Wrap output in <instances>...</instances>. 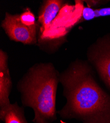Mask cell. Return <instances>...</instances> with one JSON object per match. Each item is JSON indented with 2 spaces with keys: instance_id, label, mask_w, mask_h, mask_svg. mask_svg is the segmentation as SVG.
I'll return each mask as SVG.
<instances>
[{
  "instance_id": "obj_5",
  "label": "cell",
  "mask_w": 110,
  "mask_h": 123,
  "mask_svg": "<svg viewBox=\"0 0 110 123\" xmlns=\"http://www.w3.org/2000/svg\"><path fill=\"white\" fill-rule=\"evenodd\" d=\"M8 55L0 49V113L5 111L12 104L9 101L13 82L8 66Z\"/></svg>"
},
{
  "instance_id": "obj_6",
  "label": "cell",
  "mask_w": 110,
  "mask_h": 123,
  "mask_svg": "<svg viewBox=\"0 0 110 123\" xmlns=\"http://www.w3.org/2000/svg\"><path fill=\"white\" fill-rule=\"evenodd\" d=\"M62 0H44L38 11V22L40 32L44 33L51 27L53 20L64 5Z\"/></svg>"
},
{
  "instance_id": "obj_3",
  "label": "cell",
  "mask_w": 110,
  "mask_h": 123,
  "mask_svg": "<svg viewBox=\"0 0 110 123\" xmlns=\"http://www.w3.org/2000/svg\"><path fill=\"white\" fill-rule=\"evenodd\" d=\"M87 61L110 90V32L98 37L86 51Z\"/></svg>"
},
{
  "instance_id": "obj_8",
  "label": "cell",
  "mask_w": 110,
  "mask_h": 123,
  "mask_svg": "<svg viewBox=\"0 0 110 123\" xmlns=\"http://www.w3.org/2000/svg\"><path fill=\"white\" fill-rule=\"evenodd\" d=\"M19 17L20 22L29 27L35 26L39 23L36 21L35 14L29 7H26L22 13L19 14Z\"/></svg>"
},
{
  "instance_id": "obj_10",
  "label": "cell",
  "mask_w": 110,
  "mask_h": 123,
  "mask_svg": "<svg viewBox=\"0 0 110 123\" xmlns=\"http://www.w3.org/2000/svg\"><path fill=\"white\" fill-rule=\"evenodd\" d=\"M95 18L110 16V7L95 8Z\"/></svg>"
},
{
  "instance_id": "obj_1",
  "label": "cell",
  "mask_w": 110,
  "mask_h": 123,
  "mask_svg": "<svg viewBox=\"0 0 110 123\" xmlns=\"http://www.w3.org/2000/svg\"><path fill=\"white\" fill-rule=\"evenodd\" d=\"M65 105L57 111L65 120L82 123H110V94L96 81L87 60L77 59L60 73Z\"/></svg>"
},
{
  "instance_id": "obj_2",
  "label": "cell",
  "mask_w": 110,
  "mask_h": 123,
  "mask_svg": "<svg viewBox=\"0 0 110 123\" xmlns=\"http://www.w3.org/2000/svg\"><path fill=\"white\" fill-rule=\"evenodd\" d=\"M60 73L51 62L38 63L29 68L17 82L23 107L33 110L34 123H53L57 120L56 94Z\"/></svg>"
},
{
  "instance_id": "obj_7",
  "label": "cell",
  "mask_w": 110,
  "mask_h": 123,
  "mask_svg": "<svg viewBox=\"0 0 110 123\" xmlns=\"http://www.w3.org/2000/svg\"><path fill=\"white\" fill-rule=\"evenodd\" d=\"M24 108L19 106L17 102L12 104L5 111L0 113V120L4 123H29Z\"/></svg>"
},
{
  "instance_id": "obj_9",
  "label": "cell",
  "mask_w": 110,
  "mask_h": 123,
  "mask_svg": "<svg viewBox=\"0 0 110 123\" xmlns=\"http://www.w3.org/2000/svg\"><path fill=\"white\" fill-rule=\"evenodd\" d=\"M95 18V9L89 6H83L81 16L78 21L75 23L71 27L77 25L78 24L84 21H88L94 19Z\"/></svg>"
},
{
  "instance_id": "obj_11",
  "label": "cell",
  "mask_w": 110,
  "mask_h": 123,
  "mask_svg": "<svg viewBox=\"0 0 110 123\" xmlns=\"http://www.w3.org/2000/svg\"><path fill=\"white\" fill-rule=\"evenodd\" d=\"M84 2H85L87 5V6L91 7L92 8H93V7H96V6H101L102 5H104L105 4H106L107 3H108L109 1H84Z\"/></svg>"
},
{
  "instance_id": "obj_4",
  "label": "cell",
  "mask_w": 110,
  "mask_h": 123,
  "mask_svg": "<svg viewBox=\"0 0 110 123\" xmlns=\"http://www.w3.org/2000/svg\"><path fill=\"white\" fill-rule=\"evenodd\" d=\"M1 26L9 39L24 45H35L37 43V34L39 25L29 27L20 21L19 14H11L6 12Z\"/></svg>"
}]
</instances>
